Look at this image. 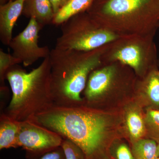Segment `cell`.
I'll use <instances>...</instances> for the list:
<instances>
[{
	"instance_id": "d6986e66",
	"label": "cell",
	"mask_w": 159,
	"mask_h": 159,
	"mask_svg": "<svg viewBox=\"0 0 159 159\" xmlns=\"http://www.w3.org/2000/svg\"><path fill=\"white\" fill-rule=\"evenodd\" d=\"M61 147L66 159H86L85 155L79 147L68 139H63Z\"/></svg>"
},
{
	"instance_id": "9a60e30c",
	"label": "cell",
	"mask_w": 159,
	"mask_h": 159,
	"mask_svg": "<svg viewBox=\"0 0 159 159\" xmlns=\"http://www.w3.org/2000/svg\"><path fill=\"white\" fill-rule=\"evenodd\" d=\"M126 124L132 143L142 139L146 133L145 120L139 111L131 110L126 117Z\"/></svg>"
},
{
	"instance_id": "603a6c76",
	"label": "cell",
	"mask_w": 159,
	"mask_h": 159,
	"mask_svg": "<svg viewBox=\"0 0 159 159\" xmlns=\"http://www.w3.org/2000/svg\"><path fill=\"white\" fill-rule=\"evenodd\" d=\"M12 1H14V0H0V5H3V4H6V3Z\"/></svg>"
},
{
	"instance_id": "5b68a950",
	"label": "cell",
	"mask_w": 159,
	"mask_h": 159,
	"mask_svg": "<svg viewBox=\"0 0 159 159\" xmlns=\"http://www.w3.org/2000/svg\"><path fill=\"white\" fill-rule=\"evenodd\" d=\"M155 34L120 36L104 45L102 64L119 62L130 68L141 78L158 69Z\"/></svg>"
},
{
	"instance_id": "277c9868",
	"label": "cell",
	"mask_w": 159,
	"mask_h": 159,
	"mask_svg": "<svg viewBox=\"0 0 159 159\" xmlns=\"http://www.w3.org/2000/svg\"><path fill=\"white\" fill-rule=\"evenodd\" d=\"M87 12L118 36L156 34L159 0H95Z\"/></svg>"
},
{
	"instance_id": "4316f807",
	"label": "cell",
	"mask_w": 159,
	"mask_h": 159,
	"mask_svg": "<svg viewBox=\"0 0 159 159\" xmlns=\"http://www.w3.org/2000/svg\"><path fill=\"white\" fill-rule=\"evenodd\" d=\"M156 159H159V157H157Z\"/></svg>"
},
{
	"instance_id": "d4e9b609",
	"label": "cell",
	"mask_w": 159,
	"mask_h": 159,
	"mask_svg": "<svg viewBox=\"0 0 159 159\" xmlns=\"http://www.w3.org/2000/svg\"><path fill=\"white\" fill-rule=\"evenodd\" d=\"M157 157H159V143H158L157 146Z\"/></svg>"
},
{
	"instance_id": "6da1fadb",
	"label": "cell",
	"mask_w": 159,
	"mask_h": 159,
	"mask_svg": "<svg viewBox=\"0 0 159 159\" xmlns=\"http://www.w3.org/2000/svg\"><path fill=\"white\" fill-rule=\"evenodd\" d=\"M31 121L59 134L80 148L86 159H109L110 122L108 116L85 106L54 107Z\"/></svg>"
},
{
	"instance_id": "7a4b0ae2",
	"label": "cell",
	"mask_w": 159,
	"mask_h": 159,
	"mask_svg": "<svg viewBox=\"0 0 159 159\" xmlns=\"http://www.w3.org/2000/svg\"><path fill=\"white\" fill-rule=\"evenodd\" d=\"M104 49V46L88 51L55 48L51 50L50 79L54 106L74 107L83 105L81 94L90 74L103 65Z\"/></svg>"
},
{
	"instance_id": "4fadbf2b",
	"label": "cell",
	"mask_w": 159,
	"mask_h": 159,
	"mask_svg": "<svg viewBox=\"0 0 159 159\" xmlns=\"http://www.w3.org/2000/svg\"><path fill=\"white\" fill-rule=\"evenodd\" d=\"M158 69L148 73L139 83L138 89L148 99L151 109L159 110V76Z\"/></svg>"
},
{
	"instance_id": "2e32d148",
	"label": "cell",
	"mask_w": 159,
	"mask_h": 159,
	"mask_svg": "<svg viewBox=\"0 0 159 159\" xmlns=\"http://www.w3.org/2000/svg\"><path fill=\"white\" fill-rule=\"evenodd\" d=\"M157 143L149 139H139L132 143L134 159H156Z\"/></svg>"
},
{
	"instance_id": "484cf974",
	"label": "cell",
	"mask_w": 159,
	"mask_h": 159,
	"mask_svg": "<svg viewBox=\"0 0 159 159\" xmlns=\"http://www.w3.org/2000/svg\"><path fill=\"white\" fill-rule=\"evenodd\" d=\"M158 74L159 76V71H158Z\"/></svg>"
},
{
	"instance_id": "5bb4252c",
	"label": "cell",
	"mask_w": 159,
	"mask_h": 159,
	"mask_svg": "<svg viewBox=\"0 0 159 159\" xmlns=\"http://www.w3.org/2000/svg\"><path fill=\"white\" fill-rule=\"evenodd\" d=\"M95 0H70L54 16L52 25H61L72 16L89 10Z\"/></svg>"
},
{
	"instance_id": "7c38bea8",
	"label": "cell",
	"mask_w": 159,
	"mask_h": 159,
	"mask_svg": "<svg viewBox=\"0 0 159 159\" xmlns=\"http://www.w3.org/2000/svg\"><path fill=\"white\" fill-rule=\"evenodd\" d=\"M20 122L5 112L0 115V150L20 147L18 137Z\"/></svg>"
},
{
	"instance_id": "9c48e42d",
	"label": "cell",
	"mask_w": 159,
	"mask_h": 159,
	"mask_svg": "<svg viewBox=\"0 0 159 159\" xmlns=\"http://www.w3.org/2000/svg\"><path fill=\"white\" fill-rule=\"evenodd\" d=\"M43 29L36 20L30 19L26 28L12 38L9 47L12 55L21 61L25 67L31 66L41 58L50 56L51 51L48 46L39 45V32Z\"/></svg>"
},
{
	"instance_id": "83f0119b",
	"label": "cell",
	"mask_w": 159,
	"mask_h": 159,
	"mask_svg": "<svg viewBox=\"0 0 159 159\" xmlns=\"http://www.w3.org/2000/svg\"><path fill=\"white\" fill-rule=\"evenodd\" d=\"M158 65L159 66V60H158Z\"/></svg>"
},
{
	"instance_id": "ffe728a7",
	"label": "cell",
	"mask_w": 159,
	"mask_h": 159,
	"mask_svg": "<svg viewBox=\"0 0 159 159\" xmlns=\"http://www.w3.org/2000/svg\"><path fill=\"white\" fill-rule=\"evenodd\" d=\"M113 159H134L131 149L126 144L122 143L117 145L114 151Z\"/></svg>"
},
{
	"instance_id": "7402d4cb",
	"label": "cell",
	"mask_w": 159,
	"mask_h": 159,
	"mask_svg": "<svg viewBox=\"0 0 159 159\" xmlns=\"http://www.w3.org/2000/svg\"><path fill=\"white\" fill-rule=\"evenodd\" d=\"M52 8L54 10V14L59 11V9L61 7V0H50Z\"/></svg>"
},
{
	"instance_id": "8fae6325",
	"label": "cell",
	"mask_w": 159,
	"mask_h": 159,
	"mask_svg": "<svg viewBox=\"0 0 159 159\" xmlns=\"http://www.w3.org/2000/svg\"><path fill=\"white\" fill-rule=\"evenodd\" d=\"M22 15L35 19L43 28L52 24L55 16L50 0H25Z\"/></svg>"
},
{
	"instance_id": "44dd1931",
	"label": "cell",
	"mask_w": 159,
	"mask_h": 159,
	"mask_svg": "<svg viewBox=\"0 0 159 159\" xmlns=\"http://www.w3.org/2000/svg\"><path fill=\"white\" fill-rule=\"evenodd\" d=\"M39 159H66L61 146L45 154Z\"/></svg>"
},
{
	"instance_id": "f1b7e54d",
	"label": "cell",
	"mask_w": 159,
	"mask_h": 159,
	"mask_svg": "<svg viewBox=\"0 0 159 159\" xmlns=\"http://www.w3.org/2000/svg\"><path fill=\"white\" fill-rule=\"evenodd\" d=\"M109 159H112V158H111Z\"/></svg>"
},
{
	"instance_id": "ba28073f",
	"label": "cell",
	"mask_w": 159,
	"mask_h": 159,
	"mask_svg": "<svg viewBox=\"0 0 159 159\" xmlns=\"http://www.w3.org/2000/svg\"><path fill=\"white\" fill-rule=\"evenodd\" d=\"M63 139L59 134L31 120L20 122L19 144L27 159H39L61 146Z\"/></svg>"
},
{
	"instance_id": "ac0fdd59",
	"label": "cell",
	"mask_w": 159,
	"mask_h": 159,
	"mask_svg": "<svg viewBox=\"0 0 159 159\" xmlns=\"http://www.w3.org/2000/svg\"><path fill=\"white\" fill-rule=\"evenodd\" d=\"M22 63L21 61L9 53H6L0 50V82L1 88L6 87L5 81L7 72L13 66Z\"/></svg>"
},
{
	"instance_id": "52a82bcc",
	"label": "cell",
	"mask_w": 159,
	"mask_h": 159,
	"mask_svg": "<svg viewBox=\"0 0 159 159\" xmlns=\"http://www.w3.org/2000/svg\"><path fill=\"white\" fill-rule=\"evenodd\" d=\"M134 73L129 67L119 62L102 65L89 76L83 92V105L97 109L108 94L134 87L136 74Z\"/></svg>"
},
{
	"instance_id": "30bf717a",
	"label": "cell",
	"mask_w": 159,
	"mask_h": 159,
	"mask_svg": "<svg viewBox=\"0 0 159 159\" xmlns=\"http://www.w3.org/2000/svg\"><path fill=\"white\" fill-rule=\"evenodd\" d=\"M25 0H14L0 5V40L9 46L12 39V32L18 19L22 14Z\"/></svg>"
},
{
	"instance_id": "3957f363",
	"label": "cell",
	"mask_w": 159,
	"mask_h": 159,
	"mask_svg": "<svg viewBox=\"0 0 159 159\" xmlns=\"http://www.w3.org/2000/svg\"><path fill=\"white\" fill-rule=\"evenodd\" d=\"M50 74L49 56L30 72L18 65L9 69L6 80L9 82L12 96L5 113L23 122L31 120L54 107Z\"/></svg>"
},
{
	"instance_id": "cb8c5ba5",
	"label": "cell",
	"mask_w": 159,
	"mask_h": 159,
	"mask_svg": "<svg viewBox=\"0 0 159 159\" xmlns=\"http://www.w3.org/2000/svg\"><path fill=\"white\" fill-rule=\"evenodd\" d=\"M69 1H70V0H61V7H62L63 6H64L65 4L67 2Z\"/></svg>"
},
{
	"instance_id": "8992f818",
	"label": "cell",
	"mask_w": 159,
	"mask_h": 159,
	"mask_svg": "<svg viewBox=\"0 0 159 159\" xmlns=\"http://www.w3.org/2000/svg\"><path fill=\"white\" fill-rule=\"evenodd\" d=\"M55 48L88 51L107 44L119 36L102 27L87 11L72 16L61 25Z\"/></svg>"
},
{
	"instance_id": "e0dca14e",
	"label": "cell",
	"mask_w": 159,
	"mask_h": 159,
	"mask_svg": "<svg viewBox=\"0 0 159 159\" xmlns=\"http://www.w3.org/2000/svg\"><path fill=\"white\" fill-rule=\"evenodd\" d=\"M146 133L148 139L159 143V110L149 109L145 118Z\"/></svg>"
}]
</instances>
